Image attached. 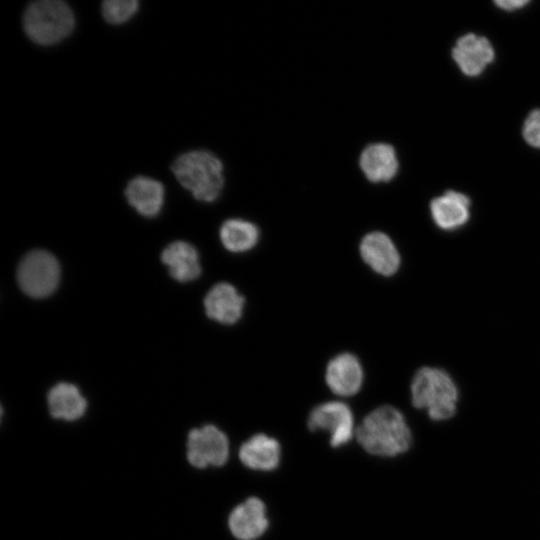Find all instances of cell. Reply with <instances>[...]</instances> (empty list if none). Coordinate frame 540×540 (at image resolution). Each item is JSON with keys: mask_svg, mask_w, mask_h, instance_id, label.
Masks as SVG:
<instances>
[{"mask_svg": "<svg viewBox=\"0 0 540 540\" xmlns=\"http://www.w3.org/2000/svg\"><path fill=\"white\" fill-rule=\"evenodd\" d=\"M357 442L369 454L394 457L406 452L412 441L403 414L390 405L371 411L355 431Z\"/></svg>", "mask_w": 540, "mask_h": 540, "instance_id": "6da1fadb", "label": "cell"}, {"mask_svg": "<svg viewBox=\"0 0 540 540\" xmlns=\"http://www.w3.org/2000/svg\"><path fill=\"white\" fill-rule=\"evenodd\" d=\"M411 401L415 408L425 410L434 421L454 416L458 389L452 377L443 369L422 367L411 382Z\"/></svg>", "mask_w": 540, "mask_h": 540, "instance_id": "7a4b0ae2", "label": "cell"}, {"mask_svg": "<svg viewBox=\"0 0 540 540\" xmlns=\"http://www.w3.org/2000/svg\"><path fill=\"white\" fill-rule=\"evenodd\" d=\"M179 183L200 201L212 202L222 192L223 165L211 152L190 151L179 156L172 165Z\"/></svg>", "mask_w": 540, "mask_h": 540, "instance_id": "3957f363", "label": "cell"}, {"mask_svg": "<svg viewBox=\"0 0 540 540\" xmlns=\"http://www.w3.org/2000/svg\"><path fill=\"white\" fill-rule=\"evenodd\" d=\"M75 19L71 8L60 0H40L28 6L23 17L27 36L37 44L51 45L67 37Z\"/></svg>", "mask_w": 540, "mask_h": 540, "instance_id": "277c9868", "label": "cell"}, {"mask_svg": "<svg viewBox=\"0 0 540 540\" xmlns=\"http://www.w3.org/2000/svg\"><path fill=\"white\" fill-rule=\"evenodd\" d=\"M60 279V266L56 258L45 250H34L20 262L17 280L27 295L43 298L52 294Z\"/></svg>", "mask_w": 540, "mask_h": 540, "instance_id": "5b68a950", "label": "cell"}, {"mask_svg": "<svg viewBox=\"0 0 540 540\" xmlns=\"http://www.w3.org/2000/svg\"><path fill=\"white\" fill-rule=\"evenodd\" d=\"M187 460L199 469L222 466L229 457V441L223 431L208 424L192 429L187 438Z\"/></svg>", "mask_w": 540, "mask_h": 540, "instance_id": "8992f818", "label": "cell"}, {"mask_svg": "<svg viewBox=\"0 0 540 540\" xmlns=\"http://www.w3.org/2000/svg\"><path fill=\"white\" fill-rule=\"evenodd\" d=\"M308 428L326 431L330 434V445L338 448L347 444L353 437V414L343 402L330 401L315 407L307 421Z\"/></svg>", "mask_w": 540, "mask_h": 540, "instance_id": "52a82bcc", "label": "cell"}, {"mask_svg": "<svg viewBox=\"0 0 540 540\" xmlns=\"http://www.w3.org/2000/svg\"><path fill=\"white\" fill-rule=\"evenodd\" d=\"M494 49L490 41L480 35L466 34L460 37L452 49V58L467 76L480 75L493 61Z\"/></svg>", "mask_w": 540, "mask_h": 540, "instance_id": "ba28073f", "label": "cell"}, {"mask_svg": "<svg viewBox=\"0 0 540 540\" xmlns=\"http://www.w3.org/2000/svg\"><path fill=\"white\" fill-rule=\"evenodd\" d=\"M268 525L265 504L257 497L237 505L228 517L229 530L238 540H255L265 533Z\"/></svg>", "mask_w": 540, "mask_h": 540, "instance_id": "9c48e42d", "label": "cell"}, {"mask_svg": "<svg viewBox=\"0 0 540 540\" xmlns=\"http://www.w3.org/2000/svg\"><path fill=\"white\" fill-rule=\"evenodd\" d=\"M360 254L367 265L383 276H391L399 269L400 254L391 238L383 232L365 235L360 244Z\"/></svg>", "mask_w": 540, "mask_h": 540, "instance_id": "30bf717a", "label": "cell"}, {"mask_svg": "<svg viewBox=\"0 0 540 540\" xmlns=\"http://www.w3.org/2000/svg\"><path fill=\"white\" fill-rule=\"evenodd\" d=\"M325 380L330 390L339 396L356 394L363 383V369L356 356L342 353L327 365Z\"/></svg>", "mask_w": 540, "mask_h": 540, "instance_id": "8fae6325", "label": "cell"}, {"mask_svg": "<svg viewBox=\"0 0 540 540\" xmlns=\"http://www.w3.org/2000/svg\"><path fill=\"white\" fill-rule=\"evenodd\" d=\"M359 166L367 180L382 183L392 180L399 169L394 147L388 143L367 145L359 157Z\"/></svg>", "mask_w": 540, "mask_h": 540, "instance_id": "7c38bea8", "label": "cell"}, {"mask_svg": "<svg viewBox=\"0 0 540 540\" xmlns=\"http://www.w3.org/2000/svg\"><path fill=\"white\" fill-rule=\"evenodd\" d=\"M244 298L236 288L226 282L214 285L204 299L207 316L222 324H234L242 315Z\"/></svg>", "mask_w": 540, "mask_h": 540, "instance_id": "4fadbf2b", "label": "cell"}, {"mask_svg": "<svg viewBox=\"0 0 540 540\" xmlns=\"http://www.w3.org/2000/svg\"><path fill=\"white\" fill-rule=\"evenodd\" d=\"M470 205V199L465 194L449 190L431 201L430 212L440 229L453 231L469 220Z\"/></svg>", "mask_w": 540, "mask_h": 540, "instance_id": "5bb4252c", "label": "cell"}, {"mask_svg": "<svg viewBox=\"0 0 540 540\" xmlns=\"http://www.w3.org/2000/svg\"><path fill=\"white\" fill-rule=\"evenodd\" d=\"M281 456L279 442L265 434H256L239 449V459L246 467L256 471H272L278 467Z\"/></svg>", "mask_w": 540, "mask_h": 540, "instance_id": "9a60e30c", "label": "cell"}, {"mask_svg": "<svg viewBox=\"0 0 540 540\" xmlns=\"http://www.w3.org/2000/svg\"><path fill=\"white\" fill-rule=\"evenodd\" d=\"M161 259L170 275L179 282L192 281L200 275L198 252L187 242L175 241L169 244L163 250Z\"/></svg>", "mask_w": 540, "mask_h": 540, "instance_id": "2e32d148", "label": "cell"}, {"mask_svg": "<svg viewBox=\"0 0 540 540\" xmlns=\"http://www.w3.org/2000/svg\"><path fill=\"white\" fill-rule=\"evenodd\" d=\"M129 204L141 215L156 216L163 205L164 187L154 179L140 176L132 179L125 190Z\"/></svg>", "mask_w": 540, "mask_h": 540, "instance_id": "e0dca14e", "label": "cell"}, {"mask_svg": "<svg viewBox=\"0 0 540 540\" xmlns=\"http://www.w3.org/2000/svg\"><path fill=\"white\" fill-rule=\"evenodd\" d=\"M50 414L56 419L74 421L81 418L87 408V401L80 390L71 383H58L47 396Z\"/></svg>", "mask_w": 540, "mask_h": 540, "instance_id": "ac0fdd59", "label": "cell"}, {"mask_svg": "<svg viewBox=\"0 0 540 540\" xmlns=\"http://www.w3.org/2000/svg\"><path fill=\"white\" fill-rule=\"evenodd\" d=\"M259 230L251 222L243 219H229L220 228L223 246L235 253L252 249L258 242Z\"/></svg>", "mask_w": 540, "mask_h": 540, "instance_id": "d6986e66", "label": "cell"}, {"mask_svg": "<svg viewBox=\"0 0 540 540\" xmlns=\"http://www.w3.org/2000/svg\"><path fill=\"white\" fill-rule=\"evenodd\" d=\"M138 9L136 0H107L102 3V13L106 21L121 24L130 19Z\"/></svg>", "mask_w": 540, "mask_h": 540, "instance_id": "ffe728a7", "label": "cell"}, {"mask_svg": "<svg viewBox=\"0 0 540 540\" xmlns=\"http://www.w3.org/2000/svg\"><path fill=\"white\" fill-rule=\"evenodd\" d=\"M522 134L530 146L540 148V109L529 113L524 121Z\"/></svg>", "mask_w": 540, "mask_h": 540, "instance_id": "44dd1931", "label": "cell"}, {"mask_svg": "<svg viewBox=\"0 0 540 540\" xmlns=\"http://www.w3.org/2000/svg\"><path fill=\"white\" fill-rule=\"evenodd\" d=\"M527 0H499L495 1V4L504 10H514L527 5Z\"/></svg>", "mask_w": 540, "mask_h": 540, "instance_id": "7402d4cb", "label": "cell"}]
</instances>
